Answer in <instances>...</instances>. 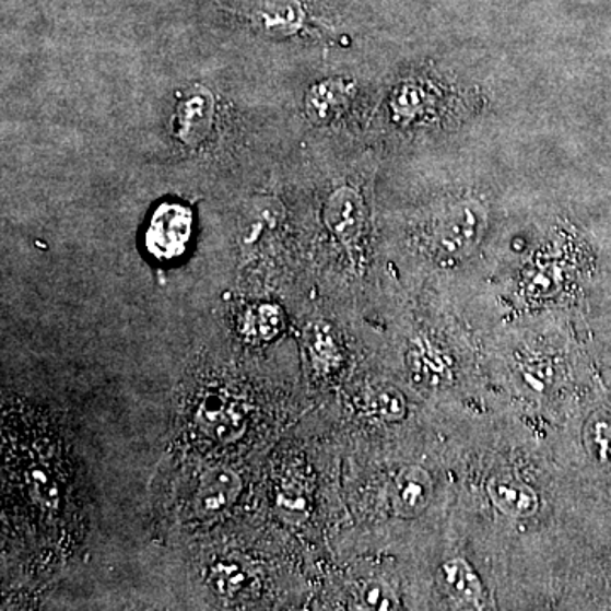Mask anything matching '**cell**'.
<instances>
[{
    "instance_id": "cell-10",
    "label": "cell",
    "mask_w": 611,
    "mask_h": 611,
    "mask_svg": "<svg viewBox=\"0 0 611 611\" xmlns=\"http://www.w3.org/2000/svg\"><path fill=\"white\" fill-rule=\"evenodd\" d=\"M438 581L448 597L463 604H478L482 598V585L471 564L456 557L442 564Z\"/></svg>"
},
{
    "instance_id": "cell-9",
    "label": "cell",
    "mask_w": 611,
    "mask_h": 611,
    "mask_svg": "<svg viewBox=\"0 0 611 611\" xmlns=\"http://www.w3.org/2000/svg\"><path fill=\"white\" fill-rule=\"evenodd\" d=\"M491 502L513 518H530L539 512L540 497L533 487L517 479H494L487 486Z\"/></svg>"
},
{
    "instance_id": "cell-4",
    "label": "cell",
    "mask_w": 611,
    "mask_h": 611,
    "mask_svg": "<svg viewBox=\"0 0 611 611\" xmlns=\"http://www.w3.org/2000/svg\"><path fill=\"white\" fill-rule=\"evenodd\" d=\"M196 423L205 437L232 442L244 433L245 410L228 392H209L196 411Z\"/></svg>"
},
{
    "instance_id": "cell-11",
    "label": "cell",
    "mask_w": 611,
    "mask_h": 611,
    "mask_svg": "<svg viewBox=\"0 0 611 611\" xmlns=\"http://www.w3.org/2000/svg\"><path fill=\"white\" fill-rule=\"evenodd\" d=\"M350 87L340 80H325L316 84L306 97V110L316 122H328L346 106Z\"/></svg>"
},
{
    "instance_id": "cell-15",
    "label": "cell",
    "mask_w": 611,
    "mask_h": 611,
    "mask_svg": "<svg viewBox=\"0 0 611 611\" xmlns=\"http://www.w3.org/2000/svg\"><path fill=\"white\" fill-rule=\"evenodd\" d=\"M279 509L291 520L306 517L309 509V497L304 486L297 482H285L278 497Z\"/></svg>"
},
{
    "instance_id": "cell-14",
    "label": "cell",
    "mask_w": 611,
    "mask_h": 611,
    "mask_svg": "<svg viewBox=\"0 0 611 611\" xmlns=\"http://www.w3.org/2000/svg\"><path fill=\"white\" fill-rule=\"evenodd\" d=\"M309 352H312L313 362L319 371H331L339 365L340 353L337 343H334L330 331L324 330V328H316L315 331H312Z\"/></svg>"
},
{
    "instance_id": "cell-7",
    "label": "cell",
    "mask_w": 611,
    "mask_h": 611,
    "mask_svg": "<svg viewBox=\"0 0 611 611\" xmlns=\"http://www.w3.org/2000/svg\"><path fill=\"white\" fill-rule=\"evenodd\" d=\"M414 383L428 389H444L454 383L453 359L432 343H416L407 355Z\"/></svg>"
},
{
    "instance_id": "cell-5",
    "label": "cell",
    "mask_w": 611,
    "mask_h": 611,
    "mask_svg": "<svg viewBox=\"0 0 611 611\" xmlns=\"http://www.w3.org/2000/svg\"><path fill=\"white\" fill-rule=\"evenodd\" d=\"M325 221L340 242L353 244L362 235L365 223V209L361 196L350 187L334 190L325 205Z\"/></svg>"
},
{
    "instance_id": "cell-17",
    "label": "cell",
    "mask_w": 611,
    "mask_h": 611,
    "mask_svg": "<svg viewBox=\"0 0 611 611\" xmlns=\"http://www.w3.org/2000/svg\"><path fill=\"white\" fill-rule=\"evenodd\" d=\"M214 585L223 595H236L244 585L245 576L235 566H220L213 574Z\"/></svg>"
},
{
    "instance_id": "cell-16",
    "label": "cell",
    "mask_w": 611,
    "mask_h": 611,
    "mask_svg": "<svg viewBox=\"0 0 611 611\" xmlns=\"http://www.w3.org/2000/svg\"><path fill=\"white\" fill-rule=\"evenodd\" d=\"M361 604L364 610H399V600L395 591L384 583L373 581L362 588Z\"/></svg>"
},
{
    "instance_id": "cell-12",
    "label": "cell",
    "mask_w": 611,
    "mask_h": 611,
    "mask_svg": "<svg viewBox=\"0 0 611 611\" xmlns=\"http://www.w3.org/2000/svg\"><path fill=\"white\" fill-rule=\"evenodd\" d=\"M284 327V316L281 309L273 304H260L248 309L244 318V333L251 340L269 342L281 333Z\"/></svg>"
},
{
    "instance_id": "cell-2",
    "label": "cell",
    "mask_w": 611,
    "mask_h": 611,
    "mask_svg": "<svg viewBox=\"0 0 611 611\" xmlns=\"http://www.w3.org/2000/svg\"><path fill=\"white\" fill-rule=\"evenodd\" d=\"M486 230V216L481 205L459 202L448 205L435 220L433 247L444 259H462L471 254Z\"/></svg>"
},
{
    "instance_id": "cell-1",
    "label": "cell",
    "mask_w": 611,
    "mask_h": 611,
    "mask_svg": "<svg viewBox=\"0 0 611 611\" xmlns=\"http://www.w3.org/2000/svg\"><path fill=\"white\" fill-rule=\"evenodd\" d=\"M195 230V214L183 202L167 201L156 205L144 232V247L153 259L172 262L183 257Z\"/></svg>"
},
{
    "instance_id": "cell-6",
    "label": "cell",
    "mask_w": 611,
    "mask_h": 611,
    "mask_svg": "<svg viewBox=\"0 0 611 611\" xmlns=\"http://www.w3.org/2000/svg\"><path fill=\"white\" fill-rule=\"evenodd\" d=\"M242 479L228 468L209 469L199 482L196 509L202 517H216L238 500Z\"/></svg>"
},
{
    "instance_id": "cell-13",
    "label": "cell",
    "mask_w": 611,
    "mask_h": 611,
    "mask_svg": "<svg viewBox=\"0 0 611 611\" xmlns=\"http://www.w3.org/2000/svg\"><path fill=\"white\" fill-rule=\"evenodd\" d=\"M371 404H373L374 413L384 422H401L407 416V399L392 386L377 388L371 399Z\"/></svg>"
},
{
    "instance_id": "cell-8",
    "label": "cell",
    "mask_w": 611,
    "mask_h": 611,
    "mask_svg": "<svg viewBox=\"0 0 611 611\" xmlns=\"http://www.w3.org/2000/svg\"><path fill=\"white\" fill-rule=\"evenodd\" d=\"M433 482L420 466H410L399 472L392 486V503L403 517H416L432 502Z\"/></svg>"
},
{
    "instance_id": "cell-3",
    "label": "cell",
    "mask_w": 611,
    "mask_h": 611,
    "mask_svg": "<svg viewBox=\"0 0 611 611\" xmlns=\"http://www.w3.org/2000/svg\"><path fill=\"white\" fill-rule=\"evenodd\" d=\"M214 125V97L204 85L184 92L174 118V134L189 149H198L208 140Z\"/></svg>"
}]
</instances>
